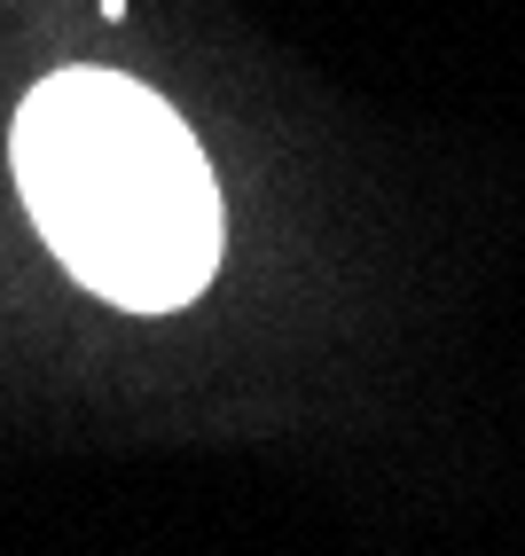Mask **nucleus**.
I'll list each match as a JSON object with an SVG mask.
<instances>
[{"label": "nucleus", "mask_w": 525, "mask_h": 556, "mask_svg": "<svg viewBox=\"0 0 525 556\" xmlns=\"http://www.w3.org/2000/svg\"><path fill=\"white\" fill-rule=\"evenodd\" d=\"M16 189L48 251L134 314L189 306L220 267V180L180 110L118 71H55L16 110Z\"/></svg>", "instance_id": "obj_1"}]
</instances>
